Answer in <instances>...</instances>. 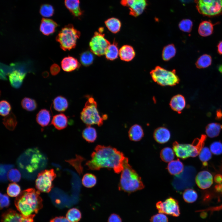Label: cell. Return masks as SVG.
I'll list each match as a JSON object with an SVG mask.
<instances>
[{
    "mask_svg": "<svg viewBox=\"0 0 222 222\" xmlns=\"http://www.w3.org/2000/svg\"><path fill=\"white\" fill-rule=\"evenodd\" d=\"M91 156V159L85 164L89 170H98L105 168L113 169L117 174L123 170L126 158L122 152L115 148L99 145L96 146Z\"/></svg>",
    "mask_w": 222,
    "mask_h": 222,
    "instance_id": "6da1fadb",
    "label": "cell"
},
{
    "mask_svg": "<svg viewBox=\"0 0 222 222\" xmlns=\"http://www.w3.org/2000/svg\"><path fill=\"white\" fill-rule=\"evenodd\" d=\"M40 192L33 188L22 191L16 198L15 205L18 210L26 216L37 213L43 207L42 199Z\"/></svg>",
    "mask_w": 222,
    "mask_h": 222,
    "instance_id": "7a4b0ae2",
    "label": "cell"
},
{
    "mask_svg": "<svg viewBox=\"0 0 222 222\" xmlns=\"http://www.w3.org/2000/svg\"><path fill=\"white\" fill-rule=\"evenodd\" d=\"M128 159L126 158L121 171L118 189L130 194L143 189L144 185L141 178L130 165Z\"/></svg>",
    "mask_w": 222,
    "mask_h": 222,
    "instance_id": "3957f363",
    "label": "cell"
},
{
    "mask_svg": "<svg viewBox=\"0 0 222 222\" xmlns=\"http://www.w3.org/2000/svg\"><path fill=\"white\" fill-rule=\"evenodd\" d=\"M87 101L80 113V118L87 126L97 125L101 126L104 120L107 118L106 115L101 116L97 109V103L91 96H87Z\"/></svg>",
    "mask_w": 222,
    "mask_h": 222,
    "instance_id": "277c9868",
    "label": "cell"
},
{
    "mask_svg": "<svg viewBox=\"0 0 222 222\" xmlns=\"http://www.w3.org/2000/svg\"><path fill=\"white\" fill-rule=\"evenodd\" d=\"M80 35V32L72 24H69L62 28L57 35L56 40L63 50L69 51L76 47Z\"/></svg>",
    "mask_w": 222,
    "mask_h": 222,
    "instance_id": "5b68a950",
    "label": "cell"
},
{
    "mask_svg": "<svg viewBox=\"0 0 222 222\" xmlns=\"http://www.w3.org/2000/svg\"><path fill=\"white\" fill-rule=\"evenodd\" d=\"M196 170L191 166H185L179 174L175 175L172 182L175 189L178 192L193 187L195 182Z\"/></svg>",
    "mask_w": 222,
    "mask_h": 222,
    "instance_id": "8992f818",
    "label": "cell"
},
{
    "mask_svg": "<svg viewBox=\"0 0 222 222\" xmlns=\"http://www.w3.org/2000/svg\"><path fill=\"white\" fill-rule=\"evenodd\" d=\"M150 74L153 80L162 86H174L180 81L175 69L169 71L158 66L150 72Z\"/></svg>",
    "mask_w": 222,
    "mask_h": 222,
    "instance_id": "52a82bcc",
    "label": "cell"
},
{
    "mask_svg": "<svg viewBox=\"0 0 222 222\" xmlns=\"http://www.w3.org/2000/svg\"><path fill=\"white\" fill-rule=\"evenodd\" d=\"M196 8L201 14L213 17L222 14V0H195Z\"/></svg>",
    "mask_w": 222,
    "mask_h": 222,
    "instance_id": "ba28073f",
    "label": "cell"
},
{
    "mask_svg": "<svg viewBox=\"0 0 222 222\" xmlns=\"http://www.w3.org/2000/svg\"><path fill=\"white\" fill-rule=\"evenodd\" d=\"M56 177L53 169L41 171L38 174L36 180V189L40 192L48 193L53 187L52 181Z\"/></svg>",
    "mask_w": 222,
    "mask_h": 222,
    "instance_id": "9c48e42d",
    "label": "cell"
},
{
    "mask_svg": "<svg viewBox=\"0 0 222 222\" xmlns=\"http://www.w3.org/2000/svg\"><path fill=\"white\" fill-rule=\"evenodd\" d=\"M110 42L105 37V34L99 32H95L89 43L90 51L94 54L101 56L105 54Z\"/></svg>",
    "mask_w": 222,
    "mask_h": 222,
    "instance_id": "30bf717a",
    "label": "cell"
},
{
    "mask_svg": "<svg viewBox=\"0 0 222 222\" xmlns=\"http://www.w3.org/2000/svg\"><path fill=\"white\" fill-rule=\"evenodd\" d=\"M159 213H162L178 217L180 214L178 202L172 197H169L164 201H159L156 204Z\"/></svg>",
    "mask_w": 222,
    "mask_h": 222,
    "instance_id": "8fae6325",
    "label": "cell"
},
{
    "mask_svg": "<svg viewBox=\"0 0 222 222\" xmlns=\"http://www.w3.org/2000/svg\"><path fill=\"white\" fill-rule=\"evenodd\" d=\"M173 148L176 156L183 159L189 157H195L199 154L200 152L192 143L179 144L175 142L173 144Z\"/></svg>",
    "mask_w": 222,
    "mask_h": 222,
    "instance_id": "7c38bea8",
    "label": "cell"
},
{
    "mask_svg": "<svg viewBox=\"0 0 222 222\" xmlns=\"http://www.w3.org/2000/svg\"><path fill=\"white\" fill-rule=\"evenodd\" d=\"M35 214L26 216L9 209L2 215L1 222H33Z\"/></svg>",
    "mask_w": 222,
    "mask_h": 222,
    "instance_id": "4fadbf2b",
    "label": "cell"
},
{
    "mask_svg": "<svg viewBox=\"0 0 222 222\" xmlns=\"http://www.w3.org/2000/svg\"><path fill=\"white\" fill-rule=\"evenodd\" d=\"M195 182L199 188L206 189L210 187L213 184V176L208 171H202L198 173L196 176Z\"/></svg>",
    "mask_w": 222,
    "mask_h": 222,
    "instance_id": "5bb4252c",
    "label": "cell"
},
{
    "mask_svg": "<svg viewBox=\"0 0 222 222\" xmlns=\"http://www.w3.org/2000/svg\"><path fill=\"white\" fill-rule=\"evenodd\" d=\"M57 24L52 19L43 18L40 26V31L44 35L52 34L57 27Z\"/></svg>",
    "mask_w": 222,
    "mask_h": 222,
    "instance_id": "9a60e30c",
    "label": "cell"
},
{
    "mask_svg": "<svg viewBox=\"0 0 222 222\" xmlns=\"http://www.w3.org/2000/svg\"><path fill=\"white\" fill-rule=\"evenodd\" d=\"M61 66L62 69L66 72H71L78 69L80 64L76 58L68 56L64 58L62 60Z\"/></svg>",
    "mask_w": 222,
    "mask_h": 222,
    "instance_id": "2e32d148",
    "label": "cell"
},
{
    "mask_svg": "<svg viewBox=\"0 0 222 222\" xmlns=\"http://www.w3.org/2000/svg\"><path fill=\"white\" fill-rule=\"evenodd\" d=\"M169 105L172 110L180 113L186 105L185 98L181 94L176 95L171 98Z\"/></svg>",
    "mask_w": 222,
    "mask_h": 222,
    "instance_id": "e0dca14e",
    "label": "cell"
},
{
    "mask_svg": "<svg viewBox=\"0 0 222 222\" xmlns=\"http://www.w3.org/2000/svg\"><path fill=\"white\" fill-rule=\"evenodd\" d=\"M153 137L157 142L160 144H163L167 142L170 140L171 133L167 128L160 127L154 130Z\"/></svg>",
    "mask_w": 222,
    "mask_h": 222,
    "instance_id": "ac0fdd59",
    "label": "cell"
},
{
    "mask_svg": "<svg viewBox=\"0 0 222 222\" xmlns=\"http://www.w3.org/2000/svg\"><path fill=\"white\" fill-rule=\"evenodd\" d=\"M26 75V73L18 70H15L10 72L9 74V79L11 86L15 88H19Z\"/></svg>",
    "mask_w": 222,
    "mask_h": 222,
    "instance_id": "d6986e66",
    "label": "cell"
},
{
    "mask_svg": "<svg viewBox=\"0 0 222 222\" xmlns=\"http://www.w3.org/2000/svg\"><path fill=\"white\" fill-rule=\"evenodd\" d=\"M146 0H133L129 7L130 14L136 17L141 14L146 6Z\"/></svg>",
    "mask_w": 222,
    "mask_h": 222,
    "instance_id": "ffe728a7",
    "label": "cell"
},
{
    "mask_svg": "<svg viewBox=\"0 0 222 222\" xmlns=\"http://www.w3.org/2000/svg\"><path fill=\"white\" fill-rule=\"evenodd\" d=\"M119 55L121 60L129 62L135 57V52L133 47L130 45H125L119 50Z\"/></svg>",
    "mask_w": 222,
    "mask_h": 222,
    "instance_id": "44dd1931",
    "label": "cell"
},
{
    "mask_svg": "<svg viewBox=\"0 0 222 222\" xmlns=\"http://www.w3.org/2000/svg\"><path fill=\"white\" fill-rule=\"evenodd\" d=\"M68 122L67 117L64 114L61 113L53 117L51 123L56 129L61 130L67 127Z\"/></svg>",
    "mask_w": 222,
    "mask_h": 222,
    "instance_id": "7402d4cb",
    "label": "cell"
},
{
    "mask_svg": "<svg viewBox=\"0 0 222 222\" xmlns=\"http://www.w3.org/2000/svg\"><path fill=\"white\" fill-rule=\"evenodd\" d=\"M144 134L142 127L138 124L132 125L128 131V136L130 139L135 142L140 140L143 137Z\"/></svg>",
    "mask_w": 222,
    "mask_h": 222,
    "instance_id": "603a6c76",
    "label": "cell"
},
{
    "mask_svg": "<svg viewBox=\"0 0 222 222\" xmlns=\"http://www.w3.org/2000/svg\"><path fill=\"white\" fill-rule=\"evenodd\" d=\"M51 116L49 111L46 109H41L37 113L36 120L37 123L41 127H45L49 124Z\"/></svg>",
    "mask_w": 222,
    "mask_h": 222,
    "instance_id": "cb8c5ba5",
    "label": "cell"
},
{
    "mask_svg": "<svg viewBox=\"0 0 222 222\" xmlns=\"http://www.w3.org/2000/svg\"><path fill=\"white\" fill-rule=\"evenodd\" d=\"M214 24L210 20L204 21L199 24L198 29L199 35L203 37H207L212 35L213 32Z\"/></svg>",
    "mask_w": 222,
    "mask_h": 222,
    "instance_id": "d4e9b609",
    "label": "cell"
},
{
    "mask_svg": "<svg viewBox=\"0 0 222 222\" xmlns=\"http://www.w3.org/2000/svg\"><path fill=\"white\" fill-rule=\"evenodd\" d=\"M67 8L75 16L79 17L82 14L80 6L79 0H65Z\"/></svg>",
    "mask_w": 222,
    "mask_h": 222,
    "instance_id": "484cf974",
    "label": "cell"
},
{
    "mask_svg": "<svg viewBox=\"0 0 222 222\" xmlns=\"http://www.w3.org/2000/svg\"><path fill=\"white\" fill-rule=\"evenodd\" d=\"M54 109L58 112H64L68 108V102L65 97L59 96L56 97L53 101Z\"/></svg>",
    "mask_w": 222,
    "mask_h": 222,
    "instance_id": "4316f807",
    "label": "cell"
},
{
    "mask_svg": "<svg viewBox=\"0 0 222 222\" xmlns=\"http://www.w3.org/2000/svg\"><path fill=\"white\" fill-rule=\"evenodd\" d=\"M167 169L171 175H176L183 171V165L181 161L177 159L170 162L168 165Z\"/></svg>",
    "mask_w": 222,
    "mask_h": 222,
    "instance_id": "83f0119b",
    "label": "cell"
},
{
    "mask_svg": "<svg viewBox=\"0 0 222 222\" xmlns=\"http://www.w3.org/2000/svg\"><path fill=\"white\" fill-rule=\"evenodd\" d=\"M83 138L89 143L94 142L97 137V134L95 128L91 126H87L82 132Z\"/></svg>",
    "mask_w": 222,
    "mask_h": 222,
    "instance_id": "f1b7e54d",
    "label": "cell"
},
{
    "mask_svg": "<svg viewBox=\"0 0 222 222\" xmlns=\"http://www.w3.org/2000/svg\"><path fill=\"white\" fill-rule=\"evenodd\" d=\"M119 54V50L117 43L114 41L107 47L105 55L106 58L110 60H114L117 58Z\"/></svg>",
    "mask_w": 222,
    "mask_h": 222,
    "instance_id": "f546056e",
    "label": "cell"
},
{
    "mask_svg": "<svg viewBox=\"0 0 222 222\" xmlns=\"http://www.w3.org/2000/svg\"><path fill=\"white\" fill-rule=\"evenodd\" d=\"M105 23L108 29L113 33H116L120 30L121 27L120 21L115 18H111L106 20Z\"/></svg>",
    "mask_w": 222,
    "mask_h": 222,
    "instance_id": "4dcf8cb0",
    "label": "cell"
},
{
    "mask_svg": "<svg viewBox=\"0 0 222 222\" xmlns=\"http://www.w3.org/2000/svg\"><path fill=\"white\" fill-rule=\"evenodd\" d=\"M222 129V125L212 123L208 124L206 127L205 132L207 135L210 138L218 136Z\"/></svg>",
    "mask_w": 222,
    "mask_h": 222,
    "instance_id": "1f68e13d",
    "label": "cell"
},
{
    "mask_svg": "<svg viewBox=\"0 0 222 222\" xmlns=\"http://www.w3.org/2000/svg\"><path fill=\"white\" fill-rule=\"evenodd\" d=\"M2 123L9 130L13 131L15 128L17 121L15 115L11 112L3 119Z\"/></svg>",
    "mask_w": 222,
    "mask_h": 222,
    "instance_id": "d6a6232c",
    "label": "cell"
},
{
    "mask_svg": "<svg viewBox=\"0 0 222 222\" xmlns=\"http://www.w3.org/2000/svg\"><path fill=\"white\" fill-rule=\"evenodd\" d=\"M176 49L173 44H169L165 46L163 48L162 57L165 61H168L175 56Z\"/></svg>",
    "mask_w": 222,
    "mask_h": 222,
    "instance_id": "836d02e7",
    "label": "cell"
},
{
    "mask_svg": "<svg viewBox=\"0 0 222 222\" xmlns=\"http://www.w3.org/2000/svg\"><path fill=\"white\" fill-rule=\"evenodd\" d=\"M212 63L211 56L208 54H204L198 58L195 65L196 68L199 69L204 68L210 66Z\"/></svg>",
    "mask_w": 222,
    "mask_h": 222,
    "instance_id": "e575fe53",
    "label": "cell"
},
{
    "mask_svg": "<svg viewBox=\"0 0 222 222\" xmlns=\"http://www.w3.org/2000/svg\"><path fill=\"white\" fill-rule=\"evenodd\" d=\"M97 179L93 174L87 173L84 175L82 179V183L83 185L87 188H91L94 186L97 183Z\"/></svg>",
    "mask_w": 222,
    "mask_h": 222,
    "instance_id": "d590c367",
    "label": "cell"
},
{
    "mask_svg": "<svg viewBox=\"0 0 222 222\" xmlns=\"http://www.w3.org/2000/svg\"><path fill=\"white\" fill-rule=\"evenodd\" d=\"M21 105L23 109L29 111L35 110L37 106L36 102L34 99L27 97L22 100Z\"/></svg>",
    "mask_w": 222,
    "mask_h": 222,
    "instance_id": "8d00e7d4",
    "label": "cell"
},
{
    "mask_svg": "<svg viewBox=\"0 0 222 222\" xmlns=\"http://www.w3.org/2000/svg\"><path fill=\"white\" fill-rule=\"evenodd\" d=\"M160 156L163 161L166 162H170L174 158V151L170 147H165L161 151Z\"/></svg>",
    "mask_w": 222,
    "mask_h": 222,
    "instance_id": "74e56055",
    "label": "cell"
},
{
    "mask_svg": "<svg viewBox=\"0 0 222 222\" xmlns=\"http://www.w3.org/2000/svg\"><path fill=\"white\" fill-rule=\"evenodd\" d=\"M66 217L70 222H78L81 218V214L78 209L72 208L68 211Z\"/></svg>",
    "mask_w": 222,
    "mask_h": 222,
    "instance_id": "f35d334b",
    "label": "cell"
},
{
    "mask_svg": "<svg viewBox=\"0 0 222 222\" xmlns=\"http://www.w3.org/2000/svg\"><path fill=\"white\" fill-rule=\"evenodd\" d=\"M93 54L91 51H86L82 52L80 57L81 64L85 66H88L91 65L94 59Z\"/></svg>",
    "mask_w": 222,
    "mask_h": 222,
    "instance_id": "ab89813d",
    "label": "cell"
},
{
    "mask_svg": "<svg viewBox=\"0 0 222 222\" xmlns=\"http://www.w3.org/2000/svg\"><path fill=\"white\" fill-rule=\"evenodd\" d=\"M219 172L214 177V179L217 184L215 186V191L222 195V161L221 164L219 167ZM220 207L222 208V206L218 207L217 209Z\"/></svg>",
    "mask_w": 222,
    "mask_h": 222,
    "instance_id": "60d3db41",
    "label": "cell"
},
{
    "mask_svg": "<svg viewBox=\"0 0 222 222\" xmlns=\"http://www.w3.org/2000/svg\"><path fill=\"white\" fill-rule=\"evenodd\" d=\"M183 196L184 200L188 203H193L198 198L197 192L191 188L185 190L183 193Z\"/></svg>",
    "mask_w": 222,
    "mask_h": 222,
    "instance_id": "b9f144b4",
    "label": "cell"
},
{
    "mask_svg": "<svg viewBox=\"0 0 222 222\" xmlns=\"http://www.w3.org/2000/svg\"><path fill=\"white\" fill-rule=\"evenodd\" d=\"M210 150L207 147H203L199 154V157L204 166L208 165V162L211 159L212 155Z\"/></svg>",
    "mask_w": 222,
    "mask_h": 222,
    "instance_id": "7bdbcfd3",
    "label": "cell"
},
{
    "mask_svg": "<svg viewBox=\"0 0 222 222\" xmlns=\"http://www.w3.org/2000/svg\"><path fill=\"white\" fill-rule=\"evenodd\" d=\"M20 191V187L15 183L9 184L7 189L8 195L11 197L17 196L21 193Z\"/></svg>",
    "mask_w": 222,
    "mask_h": 222,
    "instance_id": "ee69618b",
    "label": "cell"
},
{
    "mask_svg": "<svg viewBox=\"0 0 222 222\" xmlns=\"http://www.w3.org/2000/svg\"><path fill=\"white\" fill-rule=\"evenodd\" d=\"M192 26V22L191 20L188 19L182 20L179 24V28L181 31L187 33L191 32Z\"/></svg>",
    "mask_w": 222,
    "mask_h": 222,
    "instance_id": "f6af8a7d",
    "label": "cell"
},
{
    "mask_svg": "<svg viewBox=\"0 0 222 222\" xmlns=\"http://www.w3.org/2000/svg\"><path fill=\"white\" fill-rule=\"evenodd\" d=\"M40 14L45 17H49L53 15L54 10L51 5L44 4L42 5L40 10Z\"/></svg>",
    "mask_w": 222,
    "mask_h": 222,
    "instance_id": "bcb514c9",
    "label": "cell"
},
{
    "mask_svg": "<svg viewBox=\"0 0 222 222\" xmlns=\"http://www.w3.org/2000/svg\"><path fill=\"white\" fill-rule=\"evenodd\" d=\"M10 103L5 100L1 101L0 103V114L2 116L6 117L9 114L11 109Z\"/></svg>",
    "mask_w": 222,
    "mask_h": 222,
    "instance_id": "7dc6e473",
    "label": "cell"
},
{
    "mask_svg": "<svg viewBox=\"0 0 222 222\" xmlns=\"http://www.w3.org/2000/svg\"><path fill=\"white\" fill-rule=\"evenodd\" d=\"M8 179L11 182L15 183L18 182L20 179L21 175L19 171L16 169H12L7 174Z\"/></svg>",
    "mask_w": 222,
    "mask_h": 222,
    "instance_id": "c3c4849f",
    "label": "cell"
},
{
    "mask_svg": "<svg viewBox=\"0 0 222 222\" xmlns=\"http://www.w3.org/2000/svg\"><path fill=\"white\" fill-rule=\"evenodd\" d=\"M210 150L211 152L216 155L222 154V143L219 141L214 142L210 146Z\"/></svg>",
    "mask_w": 222,
    "mask_h": 222,
    "instance_id": "681fc988",
    "label": "cell"
},
{
    "mask_svg": "<svg viewBox=\"0 0 222 222\" xmlns=\"http://www.w3.org/2000/svg\"><path fill=\"white\" fill-rule=\"evenodd\" d=\"M150 221V222H168V219L164 214L159 213L152 216Z\"/></svg>",
    "mask_w": 222,
    "mask_h": 222,
    "instance_id": "f907efd6",
    "label": "cell"
},
{
    "mask_svg": "<svg viewBox=\"0 0 222 222\" xmlns=\"http://www.w3.org/2000/svg\"><path fill=\"white\" fill-rule=\"evenodd\" d=\"M0 208L8 207L10 205V200L8 196L5 194H0Z\"/></svg>",
    "mask_w": 222,
    "mask_h": 222,
    "instance_id": "816d5d0a",
    "label": "cell"
},
{
    "mask_svg": "<svg viewBox=\"0 0 222 222\" xmlns=\"http://www.w3.org/2000/svg\"><path fill=\"white\" fill-rule=\"evenodd\" d=\"M60 66L57 64H54L50 68V71L51 74L55 76L57 74L60 72Z\"/></svg>",
    "mask_w": 222,
    "mask_h": 222,
    "instance_id": "f5cc1de1",
    "label": "cell"
},
{
    "mask_svg": "<svg viewBox=\"0 0 222 222\" xmlns=\"http://www.w3.org/2000/svg\"><path fill=\"white\" fill-rule=\"evenodd\" d=\"M108 222H122V220L118 215L113 213L109 217Z\"/></svg>",
    "mask_w": 222,
    "mask_h": 222,
    "instance_id": "db71d44e",
    "label": "cell"
},
{
    "mask_svg": "<svg viewBox=\"0 0 222 222\" xmlns=\"http://www.w3.org/2000/svg\"><path fill=\"white\" fill-rule=\"evenodd\" d=\"M50 222H70L67 218L63 216L56 217L52 220Z\"/></svg>",
    "mask_w": 222,
    "mask_h": 222,
    "instance_id": "11a10c76",
    "label": "cell"
},
{
    "mask_svg": "<svg viewBox=\"0 0 222 222\" xmlns=\"http://www.w3.org/2000/svg\"><path fill=\"white\" fill-rule=\"evenodd\" d=\"M133 0H121V4L124 6L129 7L132 3Z\"/></svg>",
    "mask_w": 222,
    "mask_h": 222,
    "instance_id": "9f6ffc18",
    "label": "cell"
},
{
    "mask_svg": "<svg viewBox=\"0 0 222 222\" xmlns=\"http://www.w3.org/2000/svg\"><path fill=\"white\" fill-rule=\"evenodd\" d=\"M217 52L220 55H222V41L220 42L217 45Z\"/></svg>",
    "mask_w": 222,
    "mask_h": 222,
    "instance_id": "6f0895ef",
    "label": "cell"
},
{
    "mask_svg": "<svg viewBox=\"0 0 222 222\" xmlns=\"http://www.w3.org/2000/svg\"><path fill=\"white\" fill-rule=\"evenodd\" d=\"M182 2L184 3H187L191 2L193 0H180Z\"/></svg>",
    "mask_w": 222,
    "mask_h": 222,
    "instance_id": "680465c9",
    "label": "cell"
},
{
    "mask_svg": "<svg viewBox=\"0 0 222 222\" xmlns=\"http://www.w3.org/2000/svg\"><path fill=\"white\" fill-rule=\"evenodd\" d=\"M219 71L222 73V65L219 68Z\"/></svg>",
    "mask_w": 222,
    "mask_h": 222,
    "instance_id": "91938a15",
    "label": "cell"
}]
</instances>
